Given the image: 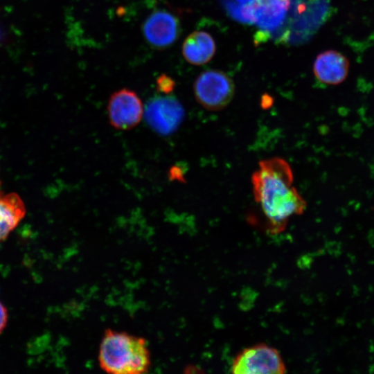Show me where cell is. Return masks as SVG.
I'll use <instances>...</instances> for the list:
<instances>
[{
	"instance_id": "277c9868",
	"label": "cell",
	"mask_w": 374,
	"mask_h": 374,
	"mask_svg": "<svg viewBox=\"0 0 374 374\" xmlns=\"http://www.w3.org/2000/svg\"><path fill=\"white\" fill-rule=\"evenodd\" d=\"M194 93L197 101L205 109L219 111L226 107L235 93L233 80L219 70L202 72L194 83Z\"/></svg>"
},
{
	"instance_id": "6da1fadb",
	"label": "cell",
	"mask_w": 374,
	"mask_h": 374,
	"mask_svg": "<svg viewBox=\"0 0 374 374\" xmlns=\"http://www.w3.org/2000/svg\"><path fill=\"white\" fill-rule=\"evenodd\" d=\"M293 182L290 166L278 157L262 160L251 176L255 200L261 206L271 233L284 230L289 219L303 213L306 208Z\"/></svg>"
},
{
	"instance_id": "5bb4252c",
	"label": "cell",
	"mask_w": 374,
	"mask_h": 374,
	"mask_svg": "<svg viewBox=\"0 0 374 374\" xmlns=\"http://www.w3.org/2000/svg\"><path fill=\"white\" fill-rule=\"evenodd\" d=\"M156 84L158 91L166 95L170 94L176 85L175 80L167 74H161L157 78Z\"/></svg>"
},
{
	"instance_id": "ba28073f",
	"label": "cell",
	"mask_w": 374,
	"mask_h": 374,
	"mask_svg": "<svg viewBox=\"0 0 374 374\" xmlns=\"http://www.w3.org/2000/svg\"><path fill=\"white\" fill-rule=\"evenodd\" d=\"M142 31L152 47L163 49L170 47L179 38L181 25L174 14L165 10H157L145 20Z\"/></svg>"
},
{
	"instance_id": "7a4b0ae2",
	"label": "cell",
	"mask_w": 374,
	"mask_h": 374,
	"mask_svg": "<svg viewBox=\"0 0 374 374\" xmlns=\"http://www.w3.org/2000/svg\"><path fill=\"white\" fill-rule=\"evenodd\" d=\"M98 359L102 369L116 374L145 373L150 365V352L143 338L112 329L103 335Z\"/></svg>"
},
{
	"instance_id": "8fae6325",
	"label": "cell",
	"mask_w": 374,
	"mask_h": 374,
	"mask_svg": "<svg viewBox=\"0 0 374 374\" xmlns=\"http://www.w3.org/2000/svg\"><path fill=\"white\" fill-rule=\"evenodd\" d=\"M215 53V44L212 36L204 31H194L184 40L182 55L193 65H203L209 62Z\"/></svg>"
},
{
	"instance_id": "e0dca14e",
	"label": "cell",
	"mask_w": 374,
	"mask_h": 374,
	"mask_svg": "<svg viewBox=\"0 0 374 374\" xmlns=\"http://www.w3.org/2000/svg\"><path fill=\"white\" fill-rule=\"evenodd\" d=\"M260 1H262V0H256V2H259Z\"/></svg>"
},
{
	"instance_id": "30bf717a",
	"label": "cell",
	"mask_w": 374,
	"mask_h": 374,
	"mask_svg": "<svg viewBox=\"0 0 374 374\" xmlns=\"http://www.w3.org/2000/svg\"><path fill=\"white\" fill-rule=\"evenodd\" d=\"M349 62L341 53L330 50L319 54L314 64V73L321 82L335 85L348 75Z\"/></svg>"
},
{
	"instance_id": "3957f363",
	"label": "cell",
	"mask_w": 374,
	"mask_h": 374,
	"mask_svg": "<svg viewBox=\"0 0 374 374\" xmlns=\"http://www.w3.org/2000/svg\"><path fill=\"white\" fill-rule=\"evenodd\" d=\"M289 19L278 32L276 40L292 45L303 44L312 37L331 13L329 0H291Z\"/></svg>"
},
{
	"instance_id": "2e32d148",
	"label": "cell",
	"mask_w": 374,
	"mask_h": 374,
	"mask_svg": "<svg viewBox=\"0 0 374 374\" xmlns=\"http://www.w3.org/2000/svg\"><path fill=\"white\" fill-rule=\"evenodd\" d=\"M233 1L240 4H251L256 1V0H233Z\"/></svg>"
},
{
	"instance_id": "9c48e42d",
	"label": "cell",
	"mask_w": 374,
	"mask_h": 374,
	"mask_svg": "<svg viewBox=\"0 0 374 374\" xmlns=\"http://www.w3.org/2000/svg\"><path fill=\"white\" fill-rule=\"evenodd\" d=\"M290 6V0L256 1L254 23L259 29L255 35L256 43L265 42L276 35L285 24Z\"/></svg>"
},
{
	"instance_id": "8992f818",
	"label": "cell",
	"mask_w": 374,
	"mask_h": 374,
	"mask_svg": "<svg viewBox=\"0 0 374 374\" xmlns=\"http://www.w3.org/2000/svg\"><path fill=\"white\" fill-rule=\"evenodd\" d=\"M184 109L173 96L164 94L150 98L144 107L143 118L148 126L161 135H169L183 121Z\"/></svg>"
},
{
	"instance_id": "5b68a950",
	"label": "cell",
	"mask_w": 374,
	"mask_h": 374,
	"mask_svg": "<svg viewBox=\"0 0 374 374\" xmlns=\"http://www.w3.org/2000/svg\"><path fill=\"white\" fill-rule=\"evenodd\" d=\"M231 370L234 374H282L286 372V367L277 349L260 343L238 353Z\"/></svg>"
},
{
	"instance_id": "7c38bea8",
	"label": "cell",
	"mask_w": 374,
	"mask_h": 374,
	"mask_svg": "<svg viewBox=\"0 0 374 374\" xmlns=\"http://www.w3.org/2000/svg\"><path fill=\"white\" fill-rule=\"evenodd\" d=\"M26 213L25 204L17 193L3 194L0 192V242L9 236Z\"/></svg>"
},
{
	"instance_id": "4fadbf2b",
	"label": "cell",
	"mask_w": 374,
	"mask_h": 374,
	"mask_svg": "<svg viewBox=\"0 0 374 374\" xmlns=\"http://www.w3.org/2000/svg\"><path fill=\"white\" fill-rule=\"evenodd\" d=\"M227 14L233 19L243 24H253L256 1L251 4H240L233 0H224Z\"/></svg>"
},
{
	"instance_id": "9a60e30c",
	"label": "cell",
	"mask_w": 374,
	"mask_h": 374,
	"mask_svg": "<svg viewBox=\"0 0 374 374\" xmlns=\"http://www.w3.org/2000/svg\"><path fill=\"white\" fill-rule=\"evenodd\" d=\"M8 320V312L6 308L0 302V334L6 327Z\"/></svg>"
},
{
	"instance_id": "52a82bcc",
	"label": "cell",
	"mask_w": 374,
	"mask_h": 374,
	"mask_svg": "<svg viewBox=\"0 0 374 374\" xmlns=\"http://www.w3.org/2000/svg\"><path fill=\"white\" fill-rule=\"evenodd\" d=\"M144 106L138 94L124 88L114 92L107 104V116L110 125L119 130L135 127L142 120Z\"/></svg>"
}]
</instances>
